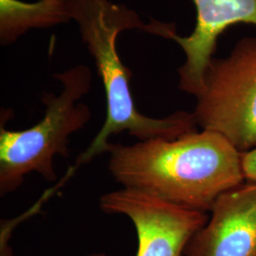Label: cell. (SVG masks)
I'll list each match as a JSON object with an SVG mask.
<instances>
[{
	"label": "cell",
	"mask_w": 256,
	"mask_h": 256,
	"mask_svg": "<svg viewBox=\"0 0 256 256\" xmlns=\"http://www.w3.org/2000/svg\"><path fill=\"white\" fill-rule=\"evenodd\" d=\"M108 153V171L124 188L189 210L210 212L221 194L246 182L241 152L210 130L131 146L110 144Z\"/></svg>",
	"instance_id": "obj_1"
},
{
	"label": "cell",
	"mask_w": 256,
	"mask_h": 256,
	"mask_svg": "<svg viewBox=\"0 0 256 256\" xmlns=\"http://www.w3.org/2000/svg\"><path fill=\"white\" fill-rule=\"evenodd\" d=\"M72 19L94 59L106 99V117L88 147L77 156L75 167L88 164L108 152L110 138L128 132L140 140H173L196 130L194 114L176 111L164 118H151L137 110L130 90L132 72L122 62L117 40L126 30H140L169 38L173 23L152 20L144 23L136 10L111 0H68Z\"/></svg>",
	"instance_id": "obj_2"
},
{
	"label": "cell",
	"mask_w": 256,
	"mask_h": 256,
	"mask_svg": "<svg viewBox=\"0 0 256 256\" xmlns=\"http://www.w3.org/2000/svg\"><path fill=\"white\" fill-rule=\"evenodd\" d=\"M62 84L55 95L43 92L41 101L45 113L41 120L25 130H9L1 119L0 126V194L14 192L24 178L36 172L46 182L56 180L54 158L70 156L68 138L92 119V110L80 102L92 88V72L84 64H77L54 75Z\"/></svg>",
	"instance_id": "obj_3"
},
{
	"label": "cell",
	"mask_w": 256,
	"mask_h": 256,
	"mask_svg": "<svg viewBox=\"0 0 256 256\" xmlns=\"http://www.w3.org/2000/svg\"><path fill=\"white\" fill-rule=\"evenodd\" d=\"M192 112L198 126L220 133L242 152L256 147V37L212 58Z\"/></svg>",
	"instance_id": "obj_4"
},
{
	"label": "cell",
	"mask_w": 256,
	"mask_h": 256,
	"mask_svg": "<svg viewBox=\"0 0 256 256\" xmlns=\"http://www.w3.org/2000/svg\"><path fill=\"white\" fill-rule=\"evenodd\" d=\"M100 209L126 216L137 232L136 256H182L191 238L207 223L206 212L189 210L134 189L104 194Z\"/></svg>",
	"instance_id": "obj_5"
},
{
	"label": "cell",
	"mask_w": 256,
	"mask_h": 256,
	"mask_svg": "<svg viewBox=\"0 0 256 256\" xmlns=\"http://www.w3.org/2000/svg\"><path fill=\"white\" fill-rule=\"evenodd\" d=\"M196 26L188 36L173 32V40L185 55L178 70L180 90L198 96L204 86L207 68L214 58L220 36L236 24L256 26V0H192Z\"/></svg>",
	"instance_id": "obj_6"
},
{
	"label": "cell",
	"mask_w": 256,
	"mask_h": 256,
	"mask_svg": "<svg viewBox=\"0 0 256 256\" xmlns=\"http://www.w3.org/2000/svg\"><path fill=\"white\" fill-rule=\"evenodd\" d=\"M210 212L184 256H256V183L245 182L224 192Z\"/></svg>",
	"instance_id": "obj_7"
},
{
	"label": "cell",
	"mask_w": 256,
	"mask_h": 256,
	"mask_svg": "<svg viewBox=\"0 0 256 256\" xmlns=\"http://www.w3.org/2000/svg\"><path fill=\"white\" fill-rule=\"evenodd\" d=\"M68 0H0V44L9 46L32 30L70 22Z\"/></svg>",
	"instance_id": "obj_8"
},
{
	"label": "cell",
	"mask_w": 256,
	"mask_h": 256,
	"mask_svg": "<svg viewBox=\"0 0 256 256\" xmlns=\"http://www.w3.org/2000/svg\"><path fill=\"white\" fill-rule=\"evenodd\" d=\"M241 164L245 180L256 183V147L241 153Z\"/></svg>",
	"instance_id": "obj_9"
},
{
	"label": "cell",
	"mask_w": 256,
	"mask_h": 256,
	"mask_svg": "<svg viewBox=\"0 0 256 256\" xmlns=\"http://www.w3.org/2000/svg\"><path fill=\"white\" fill-rule=\"evenodd\" d=\"M108 256L104 252H96V254H88V256Z\"/></svg>",
	"instance_id": "obj_10"
}]
</instances>
